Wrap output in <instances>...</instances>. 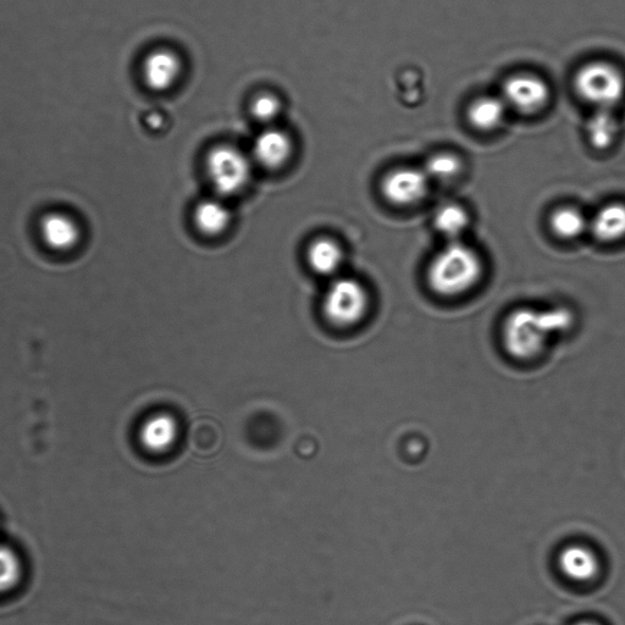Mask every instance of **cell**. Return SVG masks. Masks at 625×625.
Masks as SVG:
<instances>
[{
    "label": "cell",
    "instance_id": "obj_21",
    "mask_svg": "<svg viewBox=\"0 0 625 625\" xmlns=\"http://www.w3.org/2000/svg\"><path fill=\"white\" fill-rule=\"evenodd\" d=\"M573 625H600V624H597L595 622L584 621V622L575 623Z\"/></svg>",
    "mask_w": 625,
    "mask_h": 625
},
{
    "label": "cell",
    "instance_id": "obj_11",
    "mask_svg": "<svg viewBox=\"0 0 625 625\" xmlns=\"http://www.w3.org/2000/svg\"><path fill=\"white\" fill-rule=\"evenodd\" d=\"M508 112L501 96H480L469 103L466 116L474 130L494 132L505 123Z\"/></svg>",
    "mask_w": 625,
    "mask_h": 625
},
{
    "label": "cell",
    "instance_id": "obj_19",
    "mask_svg": "<svg viewBox=\"0 0 625 625\" xmlns=\"http://www.w3.org/2000/svg\"><path fill=\"white\" fill-rule=\"evenodd\" d=\"M22 562L9 546L0 545V595L18 588L22 578Z\"/></svg>",
    "mask_w": 625,
    "mask_h": 625
},
{
    "label": "cell",
    "instance_id": "obj_14",
    "mask_svg": "<svg viewBox=\"0 0 625 625\" xmlns=\"http://www.w3.org/2000/svg\"><path fill=\"white\" fill-rule=\"evenodd\" d=\"M344 259V250L330 237H319L307 250L309 267L318 275L335 276L339 273Z\"/></svg>",
    "mask_w": 625,
    "mask_h": 625
},
{
    "label": "cell",
    "instance_id": "obj_5",
    "mask_svg": "<svg viewBox=\"0 0 625 625\" xmlns=\"http://www.w3.org/2000/svg\"><path fill=\"white\" fill-rule=\"evenodd\" d=\"M370 297L361 281L341 276L331 281L323 298L326 319L340 328H350L362 322L368 313Z\"/></svg>",
    "mask_w": 625,
    "mask_h": 625
},
{
    "label": "cell",
    "instance_id": "obj_9",
    "mask_svg": "<svg viewBox=\"0 0 625 625\" xmlns=\"http://www.w3.org/2000/svg\"><path fill=\"white\" fill-rule=\"evenodd\" d=\"M293 151L291 137L278 127H267L256 137L252 146V159L269 170L284 167Z\"/></svg>",
    "mask_w": 625,
    "mask_h": 625
},
{
    "label": "cell",
    "instance_id": "obj_6",
    "mask_svg": "<svg viewBox=\"0 0 625 625\" xmlns=\"http://www.w3.org/2000/svg\"><path fill=\"white\" fill-rule=\"evenodd\" d=\"M501 97L508 109L530 116L540 114L549 107L552 92L550 85L541 76L518 73L503 82Z\"/></svg>",
    "mask_w": 625,
    "mask_h": 625
},
{
    "label": "cell",
    "instance_id": "obj_3",
    "mask_svg": "<svg viewBox=\"0 0 625 625\" xmlns=\"http://www.w3.org/2000/svg\"><path fill=\"white\" fill-rule=\"evenodd\" d=\"M580 101L595 110H615L625 97V75L616 64L593 60L580 66L573 77Z\"/></svg>",
    "mask_w": 625,
    "mask_h": 625
},
{
    "label": "cell",
    "instance_id": "obj_10",
    "mask_svg": "<svg viewBox=\"0 0 625 625\" xmlns=\"http://www.w3.org/2000/svg\"><path fill=\"white\" fill-rule=\"evenodd\" d=\"M558 566L564 577L574 583L593 582L600 573V560L596 553L584 545L564 547L558 557Z\"/></svg>",
    "mask_w": 625,
    "mask_h": 625
},
{
    "label": "cell",
    "instance_id": "obj_18",
    "mask_svg": "<svg viewBox=\"0 0 625 625\" xmlns=\"http://www.w3.org/2000/svg\"><path fill=\"white\" fill-rule=\"evenodd\" d=\"M423 169L431 182L446 184L462 175L463 159L453 152H438L429 157Z\"/></svg>",
    "mask_w": 625,
    "mask_h": 625
},
{
    "label": "cell",
    "instance_id": "obj_13",
    "mask_svg": "<svg viewBox=\"0 0 625 625\" xmlns=\"http://www.w3.org/2000/svg\"><path fill=\"white\" fill-rule=\"evenodd\" d=\"M549 226L552 234L558 239L573 241L589 232L590 218L583 209L566 204L552 210Z\"/></svg>",
    "mask_w": 625,
    "mask_h": 625
},
{
    "label": "cell",
    "instance_id": "obj_1",
    "mask_svg": "<svg viewBox=\"0 0 625 625\" xmlns=\"http://www.w3.org/2000/svg\"><path fill=\"white\" fill-rule=\"evenodd\" d=\"M574 324L575 314L566 306L518 307L503 320V348L517 361H533L547 350L553 339L569 333Z\"/></svg>",
    "mask_w": 625,
    "mask_h": 625
},
{
    "label": "cell",
    "instance_id": "obj_20",
    "mask_svg": "<svg viewBox=\"0 0 625 625\" xmlns=\"http://www.w3.org/2000/svg\"><path fill=\"white\" fill-rule=\"evenodd\" d=\"M251 114L259 123L270 124L278 119L282 110V104L273 93H261L253 99L250 105Z\"/></svg>",
    "mask_w": 625,
    "mask_h": 625
},
{
    "label": "cell",
    "instance_id": "obj_7",
    "mask_svg": "<svg viewBox=\"0 0 625 625\" xmlns=\"http://www.w3.org/2000/svg\"><path fill=\"white\" fill-rule=\"evenodd\" d=\"M431 180L423 168L400 167L381 180L380 190L387 202L397 208L416 207L427 199Z\"/></svg>",
    "mask_w": 625,
    "mask_h": 625
},
{
    "label": "cell",
    "instance_id": "obj_4",
    "mask_svg": "<svg viewBox=\"0 0 625 625\" xmlns=\"http://www.w3.org/2000/svg\"><path fill=\"white\" fill-rule=\"evenodd\" d=\"M206 171L210 185L219 197L239 195L250 184L252 159L239 148L220 145L208 153Z\"/></svg>",
    "mask_w": 625,
    "mask_h": 625
},
{
    "label": "cell",
    "instance_id": "obj_2",
    "mask_svg": "<svg viewBox=\"0 0 625 625\" xmlns=\"http://www.w3.org/2000/svg\"><path fill=\"white\" fill-rule=\"evenodd\" d=\"M484 271V259L474 247L463 241L447 242L431 259L427 282L435 295L461 297L480 284Z\"/></svg>",
    "mask_w": 625,
    "mask_h": 625
},
{
    "label": "cell",
    "instance_id": "obj_15",
    "mask_svg": "<svg viewBox=\"0 0 625 625\" xmlns=\"http://www.w3.org/2000/svg\"><path fill=\"white\" fill-rule=\"evenodd\" d=\"M470 223L472 218L467 208L456 202L442 203L433 215L435 230L445 237L447 242L462 241Z\"/></svg>",
    "mask_w": 625,
    "mask_h": 625
},
{
    "label": "cell",
    "instance_id": "obj_17",
    "mask_svg": "<svg viewBox=\"0 0 625 625\" xmlns=\"http://www.w3.org/2000/svg\"><path fill=\"white\" fill-rule=\"evenodd\" d=\"M585 131L591 147L599 151L612 147L619 135V121L615 110H595Z\"/></svg>",
    "mask_w": 625,
    "mask_h": 625
},
{
    "label": "cell",
    "instance_id": "obj_8",
    "mask_svg": "<svg viewBox=\"0 0 625 625\" xmlns=\"http://www.w3.org/2000/svg\"><path fill=\"white\" fill-rule=\"evenodd\" d=\"M184 74V62L178 53L159 48L149 53L142 64L143 81L154 92H168L179 84Z\"/></svg>",
    "mask_w": 625,
    "mask_h": 625
},
{
    "label": "cell",
    "instance_id": "obj_12",
    "mask_svg": "<svg viewBox=\"0 0 625 625\" xmlns=\"http://www.w3.org/2000/svg\"><path fill=\"white\" fill-rule=\"evenodd\" d=\"M589 232L602 243L625 239V204L608 203L590 218Z\"/></svg>",
    "mask_w": 625,
    "mask_h": 625
},
{
    "label": "cell",
    "instance_id": "obj_16",
    "mask_svg": "<svg viewBox=\"0 0 625 625\" xmlns=\"http://www.w3.org/2000/svg\"><path fill=\"white\" fill-rule=\"evenodd\" d=\"M193 218H195L198 230L204 235L218 236L229 228L232 215L223 199L214 197L199 202Z\"/></svg>",
    "mask_w": 625,
    "mask_h": 625
}]
</instances>
